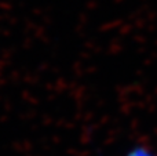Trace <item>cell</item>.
Returning a JSON list of instances; mask_svg holds the SVG:
<instances>
[{
    "mask_svg": "<svg viewBox=\"0 0 157 156\" xmlns=\"http://www.w3.org/2000/svg\"><path fill=\"white\" fill-rule=\"evenodd\" d=\"M130 156H152L149 154V152H146V151H144V149H136L135 152H132Z\"/></svg>",
    "mask_w": 157,
    "mask_h": 156,
    "instance_id": "6da1fadb",
    "label": "cell"
}]
</instances>
